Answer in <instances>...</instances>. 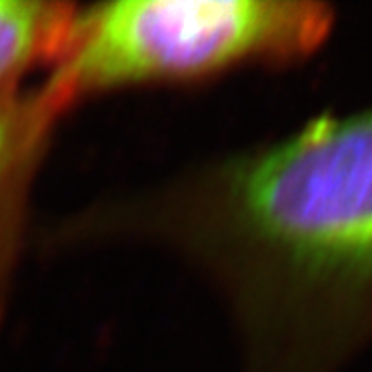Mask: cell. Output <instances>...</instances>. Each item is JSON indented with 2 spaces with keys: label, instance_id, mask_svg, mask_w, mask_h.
Instances as JSON below:
<instances>
[{
  "label": "cell",
  "instance_id": "cell-1",
  "mask_svg": "<svg viewBox=\"0 0 372 372\" xmlns=\"http://www.w3.org/2000/svg\"><path fill=\"white\" fill-rule=\"evenodd\" d=\"M199 226L254 372H341L372 343V104L320 114L205 180Z\"/></svg>",
  "mask_w": 372,
  "mask_h": 372
},
{
  "label": "cell",
  "instance_id": "cell-2",
  "mask_svg": "<svg viewBox=\"0 0 372 372\" xmlns=\"http://www.w3.org/2000/svg\"><path fill=\"white\" fill-rule=\"evenodd\" d=\"M327 4L304 0H118L79 8L70 44L27 98L48 132L79 100L132 83L247 64H292L325 46Z\"/></svg>",
  "mask_w": 372,
  "mask_h": 372
},
{
  "label": "cell",
  "instance_id": "cell-3",
  "mask_svg": "<svg viewBox=\"0 0 372 372\" xmlns=\"http://www.w3.org/2000/svg\"><path fill=\"white\" fill-rule=\"evenodd\" d=\"M79 6L61 0H0V100H19V81L64 56Z\"/></svg>",
  "mask_w": 372,
  "mask_h": 372
},
{
  "label": "cell",
  "instance_id": "cell-4",
  "mask_svg": "<svg viewBox=\"0 0 372 372\" xmlns=\"http://www.w3.org/2000/svg\"><path fill=\"white\" fill-rule=\"evenodd\" d=\"M46 137L29 112L27 98L0 100V312L17 252L25 186Z\"/></svg>",
  "mask_w": 372,
  "mask_h": 372
}]
</instances>
